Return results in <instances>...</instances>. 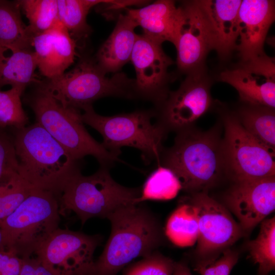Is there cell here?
<instances>
[{
    "label": "cell",
    "mask_w": 275,
    "mask_h": 275,
    "mask_svg": "<svg viewBox=\"0 0 275 275\" xmlns=\"http://www.w3.org/2000/svg\"><path fill=\"white\" fill-rule=\"evenodd\" d=\"M21 259L11 251L0 252V275H19Z\"/></svg>",
    "instance_id": "35"
},
{
    "label": "cell",
    "mask_w": 275,
    "mask_h": 275,
    "mask_svg": "<svg viewBox=\"0 0 275 275\" xmlns=\"http://www.w3.org/2000/svg\"><path fill=\"white\" fill-rule=\"evenodd\" d=\"M136 22L127 14L119 15L113 32L98 50L95 61L106 74L119 72L131 59L136 39Z\"/></svg>",
    "instance_id": "21"
},
{
    "label": "cell",
    "mask_w": 275,
    "mask_h": 275,
    "mask_svg": "<svg viewBox=\"0 0 275 275\" xmlns=\"http://www.w3.org/2000/svg\"><path fill=\"white\" fill-rule=\"evenodd\" d=\"M126 14L141 26L145 35L161 43L174 44L182 23L181 5L175 1H157L139 9H128Z\"/></svg>",
    "instance_id": "20"
},
{
    "label": "cell",
    "mask_w": 275,
    "mask_h": 275,
    "mask_svg": "<svg viewBox=\"0 0 275 275\" xmlns=\"http://www.w3.org/2000/svg\"><path fill=\"white\" fill-rule=\"evenodd\" d=\"M18 174L32 188L59 197L67 181L80 171L77 161L39 123L17 129L13 141Z\"/></svg>",
    "instance_id": "2"
},
{
    "label": "cell",
    "mask_w": 275,
    "mask_h": 275,
    "mask_svg": "<svg viewBox=\"0 0 275 275\" xmlns=\"http://www.w3.org/2000/svg\"><path fill=\"white\" fill-rule=\"evenodd\" d=\"M175 261L155 251L128 265L122 275H172Z\"/></svg>",
    "instance_id": "31"
},
{
    "label": "cell",
    "mask_w": 275,
    "mask_h": 275,
    "mask_svg": "<svg viewBox=\"0 0 275 275\" xmlns=\"http://www.w3.org/2000/svg\"><path fill=\"white\" fill-rule=\"evenodd\" d=\"M33 38L22 20L17 2L0 0V63L8 50L31 48Z\"/></svg>",
    "instance_id": "22"
},
{
    "label": "cell",
    "mask_w": 275,
    "mask_h": 275,
    "mask_svg": "<svg viewBox=\"0 0 275 275\" xmlns=\"http://www.w3.org/2000/svg\"><path fill=\"white\" fill-rule=\"evenodd\" d=\"M176 91L169 93L161 107L160 120L166 128L178 131L189 128L212 104L211 80L206 69L186 75Z\"/></svg>",
    "instance_id": "12"
},
{
    "label": "cell",
    "mask_w": 275,
    "mask_h": 275,
    "mask_svg": "<svg viewBox=\"0 0 275 275\" xmlns=\"http://www.w3.org/2000/svg\"><path fill=\"white\" fill-rule=\"evenodd\" d=\"M18 168L14 142L0 131V180L18 173Z\"/></svg>",
    "instance_id": "34"
},
{
    "label": "cell",
    "mask_w": 275,
    "mask_h": 275,
    "mask_svg": "<svg viewBox=\"0 0 275 275\" xmlns=\"http://www.w3.org/2000/svg\"><path fill=\"white\" fill-rule=\"evenodd\" d=\"M198 1L209 25L213 50L221 60H226L236 50L242 1Z\"/></svg>",
    "instance_id": "19"
},
{
    "label": "cell",
    "mask_w": 275,
    "mask_h": 275,
    "mask_svg": "<svg viewBox=\"0 0 275 275\" xmlns=\"http://www.w3.org/2000/svg\"><path fill=\"white\" fill-rule=\"evenodd\" d=\"M162 163L175 174L182 189L191 194L207 191L226 170L222 142L215 132L189 128L178 131L174 145L163 153Z\"/></svg>",
    "instance_id": "3"
},
{
    "label": "cell",
    "mask_w": 275,
    "mask_h": 275,
    "mask_svg": "<svg viewBox=\"0 0 275 275\" xmlns=\"http://www.w3.org/2000/svg\"><path fill=\"white\" fill-rule=\"evenodd\" d=\"M172 275H193L188 266L183 262H175Z\"/></svg>",
    "instance_id": "38"
},
{
    "label": "cell",
    "mask_w": 275,
    "mask_h": 275,
    "mask_svg": "<svg viewBox=\"0 0 275 275\" xmlns=\"http://www.w3.org/2000/svg\"><path fill=\"white\" fill-rule=\"evenodd\" d=\"M81 111L83 123L102 135V144L111 152L119 156L122 147H131L141 151L146 163L154 160L160 161L167 128L159 121L152 122L153 113L140 111L104 116L97 114L92 105L85 106Z\"/></svg>",
    "instance_id": "5"
},
{
    "label": "cell",
    "mask_w": 275,
    "mask_h": 275,
    "mask_svg": "<svg viewBox=\"0 0 275 275\" xmlns=\"http://www.w3.org/2000/svg\"><path fill=\"white\" fill-rule=\"evenodd\" d=\"M224 197L245 235L275 209V176L234 181Z\"/></svg>",
    "instance_id": "15"
},
{
    "label": "cell",
    "mask_w": 275,
    "mask_h": 275,
    "mask_svg": "<svg viewBox=\"0 0 275 275\" xmlns=\"http://www.w3.org/2000/svg\"><path fill=\"white\" fill-rule=\"evenodd\" d=\"M31 107L36 122L43 127L76 161L94 156L101 165L109 168L121 161L89 133L81 121L80 111L65 107L40 90L33 98Z\"/></svg>",
    "instance_id": "8"
},
{
    "label": "cell",
    "mask_w": 275,
    "mask_h": 275,
    "mask_svg": "<svg viewBox=\"0 0 275 275\" xmlns=\"http://www.w3.org/2000/svg\"><path fill=\"white\" fill-rule=\"evenodd\" d=\"M218 79L234 88L245 104L275 107V60L266 53L240 61L220 72Z\"/></svg>",
    "instance_id": "13"
},
{
    "label": "cell",
    "mask_w": 275,
    "mask_h": 275,
    "mask_svg": "<svg viewBox=\"0 0 275 275\" xmlns=\"http://www.w3.org/2000/svg\"><path fill=\"white\" fill-rule=\"evenodd\" d=\"M111 233L102 254L77 275H117L135 258L144 257L163 243L157 217L146 206H122L107 218Z\"/></svg>",
    "instance_id": "1"
},
{
    "label": "cell",
    "mask_w": 275,
    "mask_h": 275,
    "mask_svg": "<svg viewBox=\"0 0 275 275\" xmlns=\"http://www.w3.org/2000/svg\"><path fill=\"white\" fill-rule=\"evenodd\" d=\"M183 201L193 207L198 223L196 250L198 261L196 266L213 261L245 236L231 212L223 204L211 198L207 191L191 194Z\"/></svg>",
    "instance_id": "9"
},
{
    "label": "cell",
    "mask_w": 275,
    "mask_h": 275,
    "mask_svg": "<svg viewBox=\"0 0 275 275\" xmlns=\"http://www.w3.org/2000/svg\"><path fill=\"white\" fill-rule=\"evenodd\" d=\"M182 23L174 44L177 52V67L186 75L206 69L205 61L213 48L210 31L198 1L181 5Z\"/></svg>",
    "instance_id": "16"
},
{
    "label": "cell",
    "mask_w": 275,
    "mask_h": 275,
    "mask_svg": "<svg viewBox=\"0 0 275 275\" xmlns=\"http://www.w3.org/2000/svg\"><path fill=\"white\" fill-rule=\"evenodd\" d=\"M59 21L71 37L77 40L87 37L91 28L87 22L89 10L98 0H57Z\"/></svg>",
    "instance_id": "26"
},
{
    "label": "cell",
    "mask_w": 275,
    "mask_h": 275,
    "mask_svg": "<svg viewBox=\"0 0 275 275\" xmlns=\"http://www.w3.org/2000/svg\"><path fill=\"white\" fill-rule=\"evenodd\" d=\"M19 275H53L35 257L21 258Z\"/></svg>",
    "instance_id": "36"
},
{
    "label": "cell",
    "mask_w": 275,
    "mask_h": 275,
    "mask_svg": "<svg viewBox=\"0 0 275 275\" xmlns=\"http://www.w3.org/2000/svg\"><path fill=\"white\" fill-rule=\"evenodd\" d=\"M164 233L177 246L195 244L198 237L199 227L195 211L189 204L183 201L172 212L167 222Z\"/></svg>",
    "instance_id": "25"
},
{
    "label": "cell",
    "mask_w": 275,
    "mask_h": 275,
    "mask_svg": "<svg viewBox=\"0 0 275 275\" xmlns=\"http://www.w3.org/2000/svg\"><path fill=\"white\" fill-rule=\"evenodd\" d=\"M102 238L68 229H57L36 251V258L53 275H77L93 261Z\"/></svg>",
    "instance_id": "11"
},
{
    "label": "cell",
    "mask_w": 275,
    "mask_h": 275,
    "mask_svg": "<svg viewBox=\"0 0 275 275\" xmlns=\"http://www.w3.org/2000/svg\"><path fill=\"white\" fill-rule=\"evenodd\" d=\"M257 237L248 243L250 257L259 266V275H268L275 268V217L261 223Z\"/></svg>",
    "instance_id": "27"
},
{
    "label": "cell",
    "mask_w": 275,
    "mask_h": 275,
    "mask_svg": "<svg viewBox=\"0 0 275 275\" xmlns=\"http://www.w3.org/2000/svg\"><path fill=\"white\" fill-rule=\"evenodd\" d=\"M58 196L32 189L20 205L0 225L6 250L20 258L32 257L59 226Z\"/></svg>",
    "instance_id": "4"
},
{
    "label": "cell",
    "mask_w": 275,
    "mask_h": 275,
    "mask_svg": "<svg viewBox=\"0 0 275 275\" xmlns=\"http://www.w3.org/2000/svg\"><path fill=\"white\" fill-rule=\"evenodd\" d=\"M238 258V253L229 248L213 261L197 265L194 270L201 275H230Z\"/></svg>",
    "instance_id": "33"
},
{
    "label": "cell",
    "mask_w": 275,
    "mask_h": 275,
    "mask_svg": "<svg viewBox=\"0 0 275 275\" xmlns=\"http://www.w3.org/2000/svg\"><path fill=\"white\" fill-rule=\"evenodd\" d=\"M141 187L121 185L111 177L109 168L101 167L94 174H75L63 187L58 198L60 214L74 212L83 225L93 217H107L117 209L136 204Z\"/></svg>",
    "instance_id": "6"
},
{
    "label": "cell",
    "mask_w": 275,
    "mask_h": 275,
    "mask_svg": "<svg viewBox=\"0 0 275 275\" xmlns=\"http://www.w3.org/2000/svg\"><path fill=\"white\" fill-rule=\"evenodd\" d=\"M32 47L41 73L48 79L65 72L74 61L76 42L60 22L53 28L32 39Z\"/></svg>",
    "instance_id": "18"
},
{
    "label": "cell",
    "mask_w": 275,
    "mask_h": 275,
    "mask_svg": "<svg viewBox=\"0 0 275 275\" xmlns=\"http://www.w3.org/2000/svg\"><path fill=\"white\" fill-rule=\"evenodd\" d=\"M32 189L20 179L0 200V225L28 197Z\"/></svg>",
    "instance_id": "32"
},
{
    "label": "cell",
    "mask_w": 275,
    "mask_h": 275,
    "mask_svg": "<svg viewBox=\"0 0 275 275\" xmlns=\"http://www.w3.org/2000/svg\"><path fill=\"white\" fill-rule=\"evenodd\" d=\"M106 74L95 60L84 59L68 72L41 84L39 89L64 107L79 111L102 97L134 96V79L121 72Z\"/></svg>",
    "instance_id": "7"
},
{
    "label": "cell",
    "mask_w": 275,
    "mask_h": 275,
    "mask_svg": "<svg viewBox=\"0 0 275 275\" xmlns=\"http://www.w3.org/2000/svg\"><path fill=\"white\" fill-rule=\"evenodd\" d=\"M4 251H6V248L4 242L2 232L0 228V252Z\"/></svg>",
    "instance_id": "39"
},
{
    "label": "cell",
    "mask_w": 275,
    "mask_h": 275,
    "mask_svg": "<svg viewBox=\"0 0 275 275\" xmlns=\"http://www.w3.org/2000/svg\"><path fill=\"white\" fill-rule=\"evenodd\" d=\"M20 177L17 173L0 180V200L16 184Z\"/></svg>",
    "instance_id": "37"
},
{
    "label": "cell",
    "mask_w": 275,
    "mask_h": 275,
    "mask_svg": "<svg viewBox=\"0 0 275 275\" xmlns=\"http://www.w3.org/2000/svg\"><path fill=\"white\" fill-rule=\"evenodd\" d=\"M225 169L234 181L275 176L274 151L249 133L235 115L224 117Z\"/></svg>",
    "instance_id": "10"
},
{
    "label": "cell",
    "mask_w": 275,
    "mask_h": 275,
    "mask_svg": "<svg viewBox=\"0 0 275 275\" xmlns=\"http://www.w3.org/2000/svg\"><path fill=\"white\" fill-rule=\"evenodd\" d=\"M29 20L28 30L34 37L57 26L58 17L57 0H21L17 1Z\"/></svg>",
    "instance_id": "29"
},
{
    "label": "cell",
    "mask_w": 275,
    "mask_h": 275,
    "mask_svg": "<svg viewBox=\"0 0 275 275\" xmlns=\"http://www.w3.org/2000/svg\"><path fill=\"white\" fill-rule=\"evenodd\" d=\"M11 52L0 63V88L10 85L25 89L31 83H39L35 72L38 63L34 50L26 48Z\"/></svg>",
    "instance_id": "23"
},
{
    "label": "cell",
    "mask_w": 275,
    "mask_h": 275,
    "mask_svg": "<svg viewBox=\"0 0 275 275\" xmlns=\"http://www.w3.org/2000/svg\"><path fill=\"white\" fill-rule=\"evenodd\" d=\"M242 126L268 148L275 150L274 109L246 104L236 115Z\"/></svg>",
    "instance_id": "24"
},
{
    "label": "cell",
    "mask_w": 275,
    "mask_h": 275,
    "mask_svg": "<svg viewBox=\"0 0 275 275\" xmlns=\"http://www.w3.org/2000/svg\"><path fill=\"white\" fill-rule=\"evenodd\" d=\"M130 61L136 73L135 95L160 105L169 94L168 69L173 64L162 43L144 34L137 35Z\"/></svg>",
    "instance_id": "14"
},
{
    "label": "cell",
    "mask_w": 275,
    "mask_h": 275,
    "mask_svg": "<svg viewBox=\"0 0 275 275\" xmlns=\"http://www.w3.org/2000/svg\"><path fill=\"white\" fill-rule=\"evenodd\" d=\"M141 188V195L136 200V204L147 200H171L182 189L181 183L175 174L163 166H158L153 171Z\"/></svg>",
    "instance_id": "28"
},
{
    "label": "cell",
    "mask_w": 275,
    "mask_h": 275,
    "mask_svg": "<svg viewBox=\"0 0 275 275\" xmlns=\"http://www.w3.org/2000/svg\"><path fill=\"white\" fill-rule=\"evenodd\" d=\"M24 89L12 87L6 91L0 90V126H13L17 129L25 126L28 118L21 102Z\"/></svg>",
    "instance_id": "30"
},
{
    "label": "cell",
    "mask_w": 275,
    "mask_h": 275,
    "mask_svg": "<svg viewBox=\"0 0 275 275\" xmlns=\"http://www.w3.org/2000/svg\"><path fill=\"white\" fill-rule=\"evenodd\" d=\"M274 19V1H241L238 12V36L236 47L240 61L265 53L264 45Z\"/></svg>",
    "instance_id": "17"
}]
</instances>
